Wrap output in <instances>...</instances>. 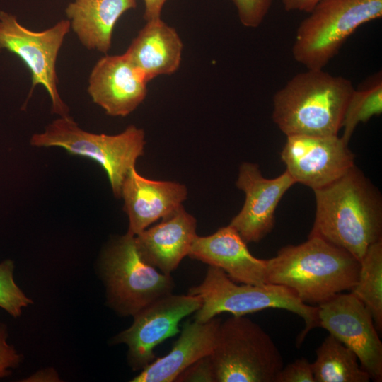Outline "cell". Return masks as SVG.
<instances>
[{"instance_id":"27","label":"cell","mask_w":382,"mask_h":382,"mask_svg":"<svg viewBox=\"0 0 382 382\" xmlns=\"http://www.w3.org/2000/svg\"><path fill=\"white\" fill-rule=\"evenodd\" d=\"M274 382H315L312 364L305 358L296 359L282 367Z\"/></svg>"},{"instance_id":"10","label":"cell","mask_w":382,"mask_h":382,"mask_svg":"<svg viewBox=\"0 0 382 382\" xmlns=\"http://www.w3.org/2000/svg\"><path fill=\"white\" fill-rule=\"evenodd\" d=\"M201 305L197 295L163 296L135 313L132 324L117 334L112 342L125 344L129 364L134 371L142 370L156 358L154 348L180 332L181 320L195 313Z\"/></svg>"},{"instance_id":"24","label":"cell","mask_w":382,"mask_h":382,"mask_svg":"<svg viewBox=\"0 0 382 382\" xmlns=\"http://www.w3.org/2000/svg\"><path fill=\"white\" fill-rule=\"evenodd\" d=\"M14 263L6 260L0 263V307L13 318L21 316L22 309L32 303L13 279Z\"/></svg>"},{"instance_id":"18","label":"cell","mask_w":382,"mask_h":382,"mask_svg":"<svg viewBox=\"0 0 382 382\" xmlns=\"http://www.w3.org/2000/svg\"><path fill=\"white\" fill-rule=\"evenodd\" d=\"M221 322L216 317L205 322L186 321L170 351L162 357L156 358L131 381H175L187 367L212 354Z\"/></svg>"},{"instance_id":"22","label":"cell","mask_w":382,"mask_h":382,"mask_svg":"<svg viewBox=\"0 0 382 382\" xmlns=\"http://www.w3.org/2000/svg\"><path fill=\"white\" fill-rule=\"evenodd\" d=\"M351 292L367 307L375 326L382 329V239L371 245L360 261L357 282Z\"/></svg>"},{"instance_id":"28","label":"cell","mask_w":382,"mask_h":382,"mask_svg":"<svg viewBox=\"0 0 382 382\" xmlns=\"http://www.w3.org/2000/svg\"><path fill=\"white\" fill-rule=\"evenodd\" d=\"M6 327L0 323V378L8 376L13 368L18 366L21 357L14 347L7 342Z\"/></svg>"},{"instance_id":"9","label":"cell","mask_w":382,"mask_h":382,"mask_svg":"<svg viewBox=\"0 0 382 382\" xmlns=\"http://www.w3.org/2000/svg\"><path fill=\"white\" fill-rule=\"evenodd\" d=\"M70 22L63 19L41 31L22 25L15 15L0 11V49L18 56L28 68L32 78L29 96L35 86L42 85L52 102V112L59 117L69 115V108L57 89L56 62Z\"/></svg>"},{"instance_id":"6","label":"cell","mask_w":382,"mask_h":382,"mask_svg":"<svg viewBox=\"0 0 382 382\" xmlns=\"http://www.w3.org/2000/svg\"><path fill=\"white\" fill-rule=\"evenodd\" d=\"M381 16L382 0H320L296 29L294 59L323 69L359 27Z\"/></svg>"},{"instance_id":"8","label":"cell","mask_w":382,"mask_h":382,"mask_svg":"<svg viewBox=\"0 0 382 382\" xmlns=\"http://www.w3.org/2000/svg\"><path fill=\"white\" fill-rule=\"evenodd\" d=\"M100 272L108 302L122 316H132L154 301L173 293L175 283L146 263L137 250L134 236L126 233L104 250Z\"/></svg>"},{"instance_id":"20","label":"cell","mask_w":382,"mask_h":382,"mask_svg":"<svg viewBox=\"0 0 382 382\" xmlns=\"http://www.w3.org/2000/svg\"><path fill=\"white\" fill-rule=\"evenodd\" d=\"M136 7L137 0H74L65 12L80 42L88 50L107 54L118 19Z\"/></svg>"},{"instance_id":"5","label":"cell","mask_w":382,"mask_h":382,"mask_svg":"<svg viewBox=\"0 0 382 382\" xmlns=\"http://www.w3.org/2000/svg\"><path fill=\"white\" fill-rule=\"evenodd\" d=\"M30 144L36 147H61L69 154L97 162L105 171L114 195L119 198L122 183L146 144L142 129L129 125L114 135L95 134L82 129L69 115L59 117L44 132L33 134Z\"/></svg>"},{"instance_id":"7","label":"cell","mask_w":382,"mask_h":382,"mask_svg":"<svg viewBox=\"0 0 382 382\" xmlns=\"http://www.w3.org/2000/svg\"><path fill=\"white\" fill-rule=\"evenodd\" d=\"M210 357L216 382H274L284 366L270 335L244 316L221 322Z\"/></svg>"},{"instance_id":"25","label":"cell","mask_w":382,"mask_h":382,"mask_svg":"<svg viewBox=\"0 0 382 382\" xmlns=\"http://www.w3.org/2000/svg\"><path fill=\"white\" fill-rule=\"evenodd\" d=\"M242 25L255 28L261 25L267 15L273 0H231Z\"/></svg>"},{"instance_id":"23","label":"cell","mask_w":382,"mask_h":382,"mask_svg":"<svg viewBox=\"0 0 382 382\" xmlns=\"http://www.w3.org/2000/svg\"><path fill=\"white\" fill-rule=\"evenodd\" d=\"M382 112V75L378 72L360 87L354 88L347 102L341 129V139L349 143L357 126Z\"/></svg>"},{"instance_id":"15","label":"cell","mask_w":382,"mask_h":382,"mask_svg":"<svg viewBox=\"0 0 382 382\" xmlns=\"http://www.w3.org/2000/svg\"><path fill=\"white\" fill-rule=\"evenodd\" d=\"M187 195L185 185L150 180L132 168L122 183L120 195L129 219L127 233L137 236L157 220L168 216L183 206Z\"/></svg>"},{"instance_id":"29","label":"cell","mask_w":382,"mask_h":382,"mask_svg":"<svg viewBox=\"0 0 382 382\" xmlns=\"http://www.w3.org/2000/svg\"><path fill=\"white\" fill-rule=\"evenodd\" d=\"M286 11H303L310 13L320 0H282Z\"/></svg>"},{"instance_id":"14","label":"cell","mask_w":382,"mask_h":382,"mask_svg":"<svg viewBox=\"0 0 382 382\" xmlns=\"http://www.w3.org/2000/svg\"><path fill=\"white\" fill-rule=\"evenodd\" d=\"M147 83L125 53L105 55L90 74L88 93L107 115L125 117L145 99Z\"/></svg>"},{"instance_id":"19","label":"cell","mask_w":382,"mask_h":382,"mask_svg":"<svg viewBox=\"0 0 382 382\" xmlns=\"http://www.w3.org/2000/svg\"><path fill=\"white\" fill-rule=\"evenodd\" d=\"M183 48L176 30L161 18L146 21L125 54L149 82L174 74L180 66Z\"/></svg>"},{"instance_id":"13","label":"cell","mask_w":382,"mask_h":382,"mask_svg":"<svg viewBox=\"0 0 382 382\" xmlns=\"http://www.w3.org/2000/svg\"><path fill=\"white\" fill-rule=\"evenodd\" d=\"M295 183L286 170L275 178L268 179L262 176L257 164L243 163L236 185L244 192L245 199L229 225L246 243L260 241L272 231L279 202Z\"/></svg>"},{"instance_id":"21","label":"cell","mask_w":382,"mask_h":382,"mask_svg":"<svg viewBox=\"0 0 382 382\" xmlns=\"http://www.w3.org/2000/svg\"><path fill=\"white\" fill-rule=\"evenodd\" d=\"M312 363L315 382H369L355 353L329 334L316 351Z\"/></svg>"},{"instance_id":"2","label":"cell","mask_w":382,"mask_h":382,"mask_svg":"<svg viewBox=\"0 0 382 382\" xmlns=\"http://www.w3.org/2000/svg\"><path fill=\"white\" fill-rule=\"evenodd\" d=\"M360 261L319 237L282 248L267 260L266 282L293 290L305 303L327 301L355 286Z\"/></svg>"},{"instance_id":"17","label":"cell","mask_w":382,"mask_h":382,"mask_svg":"<svg viewBox=\"0 0 382 382\" xmlns=\"http://www.w3.org/2000/svg\"><path fill=\"white\" fill-rule=\"evenodd\" d=\"M197 220L183 206L152 227L134 236L141 258L159 272L171 275L188 255L196 233Z\"/></svg>"},{"instance_id":"26","label":"cell","mask_w":382,"mask_h":382,"mask_svg":"<svg viewBox=\"0 0 382 382\" xmlns=\"http://www.w3.org/2000/svg\"><path fill=\"white\" fill-rule=\"evenodd\" d=\"M176 382H216L210 355L202 357L183 371L175 380Z\"/></svg>"},{"instance_id":"1","label":"cell","mask_w":382,"mask_h":382,"mask_svg":"<svg viewBox=\"0 0 382 382\" xmlns=\"http://www.w3.org/2000/svg\"><path fill=\"white\" fill-rule=\"evenodd\" d=\"M313 191L316 211L308 236L319 237L361 261L369 247L382 239L380 192L356 166Z\"/></svg>"},{"instance_id":"3","label":"cell","mask_w":382,"mask_h":382,"mask_svg":"<svg viewBox=\"0 0 382 382\" xmlns=\"http://www.w3.org/2000/svg\"><path fill=\"white\" fill-rule=\"evenodd\" d=\"M354 89L343 76L306 69L274 93L272 120L286 137L338 135Z\"/></svg>"},{"instance_id":"11","label":"cell","mask_w":382,"mask_h":382,"mask_svg":"<svg viewBox=\"0 0 382 382\" xmlns=\"http://www.w3.org/2000/svg\"><path fill=\"white\" fill-rule=\"evenodd\" d=\"M318 318L319 327L355 353L371 379L382 381V342L362 301L352 292L340 293L318 306Z\"/></svg>"},{"instance_id":"16","label":"cell","mask_w":382,"mask_h":382,"mask_svg":"<svg viewBox=\"0 0 382 382\" xmlns=\"http://www.w3.org/2000/svg\"><path fill=\"white\" fill-rule=\"evenodd\" d=\"M190 258L222 270L233 281L253 285L266 282L267 260L258 259L231 225L207 236H197L187 255Z\"/></svg>"},{"instance_id":"30","label":"cell","mask_w":382,"mask_h":382,"mask_svg":"<svg viewBox=\"0 0 382 382\" xmlns=\"http://www.w3.org/2000/svg\"><path fill=\"white\" fill-rule=\"evenodd\" d=\"M167 0H144V18L149 21L161 18V14Z\"/></svg>"},{"instance_id":"12","label":"cell","mask_w":382,"mask_h":382,"mask_svg":"<svg viewBox=\"0 0 382 382\" xmlns=\"http://www.w3.org/2000/svg\"><path fill=\"white\" fill-rule=\"evenodd\" d=\"M294 181L313 189L327 186L354 165V155L338 135H291L281 152Z\"/></svg>"},{"instance_id":"31","label":"cell","mask_w":382,"mask_h":382,"mask_svg":"<svg viewBox=\"0 0 382 382\" xmlns=\"http://www.w3.org/2000/svg\"><path fill=\"white\" fill-rule=\"evenodd\" d=\"M30 380L28 381H59V378L57 375V374L52 369H46L41 371L40 372L37 373V374L33 375V376L30 377Z\"/></svg>"},{"instance_id":"4","label":"cell","mask_w":382,"mask_h":382,"mask_svg":"<svg viewBox=\"0 0 382 382\" xmlns=\"http://www.w3.org/2000/svg\"><path fill=\"white\" fill-rule=\"evenodd\" d=\"M201 298L195 320L205 322L221 313L245 316L266 308L287 310L301 317L305 328L297 338L301 345L308 332L319 327L318 306L303 303L291 289L279 284H238L221 269L209 266L202 282L188 293Z\"/></svg>"}]
</instances>
